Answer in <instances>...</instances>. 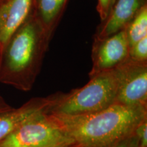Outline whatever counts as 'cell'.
Returning a JSON list of instances; mask_svg holds the SVG:
<instances>
[{"label": "cell", "mask_w": 147, "mask_h": 147, "mask_svg": "<svg viewBox=\"0 0 147 147\" xmlns=\"http://www.w3.org/2000/svg\"><path fill=\"white\" fill-rule=\"evenodd\" d=\"M115 0H97V10L100 15L101 21H104L108 16Z\"/></svg>", "instance_id": "cell-15"}, {"label": "cell", "mask_w": 147, "mask_h": 147, "mask_svg": "<svg viewBox=\"0 0 147 147\" xmlns=\"http://www.w3.org/2000/svg\"><path fill=\"white\" fill-rule=\"evenodd\" d=\"M124 29L129 47L147 36V5L138 12Z\"/></svg>", "instance_id": "cell-11"}, {"label": "cell", "mask_w": 147, "mask_h": 147, "mask_svg": "<svg viewBox=\"0 0 147 147\" xmlns=\"http://www.w3.org/2000/svg\"><path fill=\"white\" fill-rule=\"evenodd\" d=\"M129 51L125 29L102 39H94L92 47L93 66L89 77L115 69L127 59Z\"/></svg>", "instance_id": "cell-6"}, {"label": "cell", "mask_w": 147, "mask_h": 147, "mask_svg": "<svg viewBox=\"0 0 147 147\" xmlns=\"http://www.w3.org/2000/svg\"><path fill=\"white\" fill-rule=\"evenodd\" d=\"M7 0H0V8L2 6L3 3H4ZM2 55H3V49H1V47H0V68H1V60H2Z\"/></svg>", "instance_id": "cell-17"}, {"label": "cell", "mask_w": 147, "mask_h": 147, "mask_svg": "<svg viewBox=\"0 0 147 147\" xmlns=\"http://www.w3.org/2000/svg\"><path fill=\"white\" fill-rule=\"evenodd\" d=\"M104 147H140V144L134 132L131 135Z\"/></svg>", "instance_id": "cell-14"}, {"label": "cell", "mask_w": 147, "mask_h": 147, "mask_svg": "<svg viewBox=\"0 0 147 147\" xmlns=\"http://www.w3.org/2000/svg\"><path fill=\"white\" fill-rule=\"evenodd\" d=\"M12 109V107L7 104L6 102L3 100V98L0 97V113H3V112L8 111Z\"/></svg>", "instance_id": "cell-16"}, {"label": "cell", "mask_w": 147, "mask_h": 147, "mask_svg": "<svg viewBox=\"0 0 147 147\" xmlns=\"http://www.w3.org/2000/svg\"><path fill=\"white\" fill-rule=\"evenodd\" d=\"M68 0H36L34 14L51 40Z\"/></svg>", "instance_id": "cell-10"}, {"label": "cell", "mask_w": 147, "mask_h": 147, "mask_svg": "<svg viewBox=\"0 0 147 147\" xmlns=\"http://www.w3.org/2000/svg\"><path fill=\"white\" fill-rule=\"evenodd\" d=\"M118 78L116 69L90 77L83 87L66 94H57L56 101L47 110L58 117H73L100 111L116 102Z\"/></svg>", "instance_id": "cell-3"}, {"label": "cell", "mask_w": 147, "mask_h": 147, "mask_svg": "<svg viewBox=\"0 0 147 147\" xmlns=\"http://www.w3.org/2000/svg\"><path fill=\"white\" fill-rule=\"evenodd\" d=\"M51 40L34 12L3 49L0 82L21 91H30L41 70Z\"/></svg>", "instance_id": "cell-2"}, {"label": "cell", "mask_w": 147, "mask_h": 147, "mask_svg": "<svg viewBox=\"0 0 147 147\" xmlns=\"http://www.w3.org/2000/svg\"><path fill=\"white\" fill-rule=\"evenodd\" d=\"M115 69L118 78L115 103L147 108V62L128 58Z\"/></svg>", "instance_id": "cell-5"}, {"label": "cell", "mask_w": 147, "mask_h": 147, "mask_svg": "<svg viewBox=\"0 0 147 147\" xmlns=\"http://www.w3.org/2000/svg\"><path fill=\"white\" fill-rule=\"evenodd\" d=\"M57 94L47 97H36L21 107L0 113V141L24 123L47 110L56 101Z\"/></svg>", "instance_id": "cell-7"}, {"label": "cell", "mask_w": 147, "mask_h": 147, "mask_svg": "<svg viewBox=\"0 0 147 147\" xmlns=\"http://www.w3.org/2000/svg\"><path fill=\"white\" fill-rule=\"evenodd\" d=\"M134 134L138 140L140 147H147V119L140 123L134 130Z\"/></svg>", "instance_id": "cell-13"}, {"label": "cell", "mask_w": 147, "mask_h": 147, "mask_svg": "<svg viewBox=\"0 0 147 147\" xmlns=\"http://www.w3.org/2000/svg\"><path fill=\"white\" fill-rule=\"evenodd\" d=\"M128 58L136 62H147V36L129 47Z\"/></svg>", "instance_id": "cell-12"}, {"label": "cell", "mask_w": 147, "mask_h": 147, "mask_svg": "<svg viewBox=\"0 0 147 147\" xmlns=\"http://www.w3.org/2000/svg\"><path fill=\"white\" fill-rule=\"evenodd\" d=\"M0 147H73V142L58 119L46 110L1 140Z\"/></svg>", "instance_id": "cell-4"}, {"label": "cell", "mask_w": 147, "mask_h": 147, "mask_svg": "<svg viewBox=\"0 0 147 147\" xmlns=\"http://www.w3.org/2000/svg\"><path fill=\"white\" fill-rule=\"evenodd\" d=\"M147 0H115L108 16L101 21L94 39H102L125 28Z\"/></svg>", "instance_id": "cell-8"}, {"label": "cell", "mask_w": 147, "mask_h": 147, "mask_svg": "<svg viewBox=\"0 0 147 147\" xmlns=\"http://www.w3.org/2000/svg\"><path fill=\"white\" fill-rule=\"evenodd\" d=\"M55 117L72 140L73 147H104L133 134L147 119V108L115 103L96 113Z\"/></svg>", "instance_id": "cell-1"}, {"label": "cell", "mask_w": 147, "mask_h": 147, "mask_svg": "<svg viewBox=\"0 0 147 147\" xmlns=\"http://www.w3.org/2000/svg\"><path fill=\"white\" fill-rule=\"evenodd\" d=\"M36 0H7L0 8V47L4 48L14 33L34 12Z\"/></svg>", "instance_id": "cell-9"}]
</instances>
